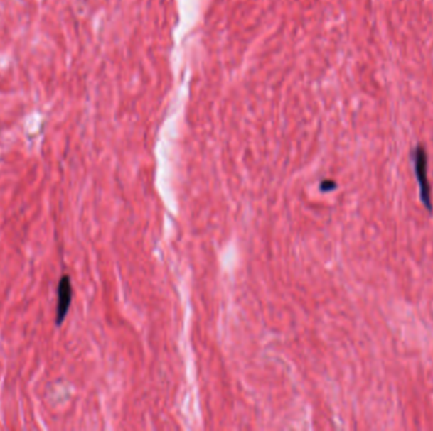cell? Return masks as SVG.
I'll return each instance as SVG.
<instances>
[{
	"instance_id": "obj_1",
	"label": "cell",
	"mask_w": 433,
	"mask_h": 431,
	"mask_svg": "<svg viewBox=\"0 0 433 431\" xmlns=\"http://www.w3.org/2000/svg\"><path fill=\"white\" fill-rule=\"evenodd\" d=\"M413 165L416 173L417 181L419 185V194L422 202L427 207L428 212H432V200H431V186L428 182L427 176V152L423 146H417L413 151Z\"/></svg>"
},
{
	"instance_id": "obj_3",
	"label": "cell",
	"mask_w": 433,
	"mask_h": 431,
	"mask_svg": "<svg viewBox=\"0 0 433 431\" xmlns=\"http://www.w3.org/2000/svg\"><path fill=\"white\" fill-rule=\"evenodd\" d=\"M336 187L335 182H332V181H324V184L321 185V189L322 191H329L333 190Z\"/></svg>"
},
{
	"instance_id": "obj_2",
	"label": "cell",
	"mask_w": 433,
	"mask_h": 431,
	"mask_svg": "<svg viewBox=\"0 0 433 431\" xmlns=\"http://www.w3.org/2000/svg\"><path fill=\"white\" fill-rule=\"evenodd\" d=\"M73 301V283L69 275L60 278L58 285V304H56V325L61 327L69 314Z\"/></svg>"
}]
</instances>
